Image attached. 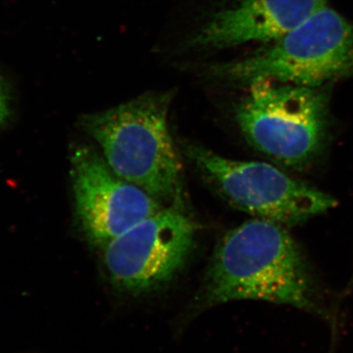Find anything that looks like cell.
<instances>
[{"label":"cell","instance_id":"obj_1","mask_svg":"<svg viewBox=\"0 0 353 353\" xmlns=\"http://www.w3.org/2000/svg\"><path fill=\"white\" fill-rule=\"evenodd\" d=\"M209 304L255 299L314 309L313 284L299 245L272 221H248L228 232L206 279Z\"/></svg>","mask_w":353,"mask_h":353},{"label":"cell","instance_id":"obj_2","mask_svg":"<svg viewBox=\"0 0 353 353\" xmlns=\"http://www.w3.org/2000/svg\"><path fill=\"white\" fill-rule=\"evenodd\" d=\"M173 97L150 92L81 119L109 167L163 205L182 202V164L168 123Z\"/></svg>","mask_w":353,"mask_h":353},{"label":"cell","instance_id":"obj_3","mask_svg":"<svg viewBox=\"0 0 353 353\" xmlns=\"http://www.w3.org/2000/svg\"><path fill=\"white\" fill-rule=\"evenodd\" d=\"M208 73L248 87L260 81L321 87L353 75V24L325 7L269 48L211 65Z\"/></svg>","mask_w":353,"mask_h":353},{"label":"cell","instance_id":"obj_4","mask_svg":"<svg viewBox=\"0 0 353 353\" xmlns=\"http://www.w3.org/2000/svg\"><path fill=\"white\" fill-rule=\"evenodd\" d=\"M236 106L248 143L285 166L301 168L319 157L329 134L328 94L321 87L260 81Z\"/></svg>","mask_w":353,"mask_h":353},{"label":"cell","instance_id":"obj_5","mask_svg":"<svg viewBox=\"0 0 353 353\" xmlns=\"http://www.w3.org/2000/svg\"><path fill=\"white\" fill-rule=\"evenodd\" d=\"M185 152L206 181L234 208L280 225H296L334 208L329 194L263 162L228 159L203 146Z\"/></svg>","mask_w":353,"mask_h":353},{"label":"cell","instance_id":"obj_6","mask_svg":"<svg viewBox=\"0 0 353 353\" xmlns=\"http://www.w3.org/2000/svg\"><path fill=\"white\" fill-rule=\"evenodd\" d=\"M197 229L182 202L164 206L130 228L101 250L111 285L131 296L163 287L187 263Z\"/></svg>","mask_w":353,"mask_h":353},{"label":"cell","instance_id":"obj_7","mask_svg":"<svg viewBox=\"0 0 353 353\" xmlns=\"http://www.w3.org/2000/svg\"><path fill=\"white\" fill-rule=\"evenodd\" d=\"M71 176L81 231L99 250L166 206L118 176L90 146L74 150Z\"/></svg>","mask_w":353,"mask_h":353},{"label":"cell","instance_id":"obj_8","mask_svg":"<svg viewBox=\"0 0 353 353\" xmlns=\"http://www.w3.org/2000/svg\"><path fill=\"white\" fill-rule=\"evenodd\" d=\"M329 0H238L215 13L192 34L188 46L224 48L273 43L327 7Z\"/></svg>","mask_w":353,"mask_h":353},{"label":"cell","instance_id":"obj_9","mask_svg":"<svg viewBox=\"0 0 353 353\" xmlns=\"http://www.w3.org/2000/svg\"><path fill=\"white\" fill-rule=\"evenodd\" d=\"M10 114V97L6 82L0 78V127Z\"/></svg>","mask_w":353,"mask_h":353}]
</instances>
